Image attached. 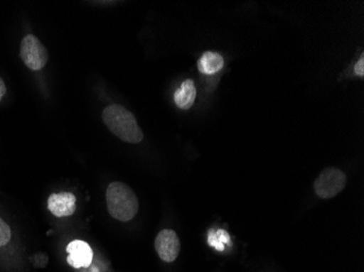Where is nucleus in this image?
Masks as SVG:
<instances>
[{
	"label": "nucleus",
	"mask_w": 364,
	"mask_h": 272,
	"mask_svg": "<svg viewBox=\"0 0 364 272\" xmlns=\"http://www.w3.org/2000/svg\"><path fill=\"white\" fill-rule=\"evenodd\" d=\"M196 98V89L192 80L182 82L181 87L175 92L173 99L180 109L187 110L193 106Z\"/></svg>",
	"instance_id": "obj_8"
},
{
	"label": "nucleus",
	"mask_w": 364,
	"mask_h": 272,
	"mask_svg": "<svg viewBox=\"0 0 364 272\" xmlns=\"http://www.w3.org/2000/svg\"><path fill=\"white\" fill-rule=\"evenodd\" d=\"M223 67H224V58L218 53H204L198 61V71L206 75L220 72Z\"/></svg>",
	"instance_id": "obj_9"
},
{
	"label": "nucleus",
	"mask_w": 364,
	"mask_h": 272,
	"mask_svg": "<svg viewBox=\"0 0 364 272\" xmlns=\"http://www.w3.org/2000/svg\"><path fill=\"white\" fill-rule=\"evenodd\" d=\"M67 251L69 254L67 261L75 269L89 267L93 261V251L85 241H73L67 247Z\"/></svg>",
	"instance_id": "obj_7"
},
{
	"label": "nucleus",
	"mask_w": 364,
	"mask_h": 272,
	"mask_svg": "<svg viewBox=\"0 0 364 272\" xmlns=\"http://www.w3.org/2000/svg\"><path fill=\"white\" fill-rule=\"evenodd\" d=\"M103 121L110 132L124 142L138 144L142 142L143 132L136 116L120 105H109L104 109Z\"/></svg>",
	"instance_id": "obj_1"
},
{
	"label": "nucleus",
	"mask_w": 364,
	"mask_h": 272,
	"mask_svg": "<svg viewBox=\"0 0 364 272\" xmlns=\"http://www.w3.org/2000/svg\"><path fill=\"white\" fill-rule=\"evenodd\" d=\"M355 73L359 77H364V57L362 56L360 60L355 63Z\"/></svg>",
	"instance_id": "obj_12"
},
{
	"label": "nucleus",
	"mask_w": 364,
	"mask_h": 272,
	"mask_svg": "<svg viewBox=\"0 0 364 272\" xmlns=\"http://www.w3.org/2000/svg\"><path fill=\"white\" fill-rule=\"evenodd\" d=\"M20 56L31 70L40 71L46 65L48 53L36 36H28L22 40Z\"/></svg>",
	"instance_id": "obj_4"
},
{
	"label": "nucleus",
	"mask_w": 364,
	"mask_h": 272,
	"mask_svg": "<svg viewBox=\"0 0 364 272\" xmlns=\"http://www.w3.org/2000/svg\"><path fill=\"white\" fill-rule=\"evenodd\" d=\"M106 202L110 216L122 222L132 220L139 212L136 193L122 182H112L108 185Z\"/></svg>",
	"instance_id": "obj_2"
},
{
	"label": "nucleus",
	"mask_w": 364,
	"mask_h": 272,
	"mask_svg": "<svg viewBox=\"0 0 364 272\" xmlns=\"http://www.w3.org/2000/svg\"><path fill=\"white\" fill-rule=\"evenodd\" d=\"M208 244L214 247L218 251H223L225 249V245L231 244L230 236L228 232L220 229V230H210L208 233Z\"/></svg>",
	"instance_id": "obj_10"
},
{
	"label": "nucleus",
	"mask_w": 364,
	"mask_h": 272,
	"mask_svg": "<svg viewBox=\"0 0 364 272\" xmlns=\"http://www.w3.org/2000/svg\"><path fill=\"white\" fill-rule=\"evenodd\" d=\"M77 197L73 193L61 192V193L52 194L47 200V207L49 212L58 218L73 216L77 210Z\"/></svg>",
	"instance_id": "obj_6"
},
{
	"label": "nucleus",
	"mask_w": 364,
	"mask_h": 272,
	"mask_svg": "<svg viewBox=\"0 0 364 272\" xmlns=\"http://www.w3.org/2000/svg\"><path fill=\"white\" fill-rule=\"evenodd\" d=\"M6 92H7V89H6L5 83H4L3 79L0 77V100L5 96Z\"/></svg>",
	"instance_id": "obj_13"
},
{
	"label": "nucleus",
	"mask_w": 364,
	"mask_h": 272,
	"mask_svg": "<svg viewBox=\"0 0 364 272\" xmlns=\"http://www.w3.org/2000/svg\"><path fill=\"white\" fill-rule=\"evenodd\" d=\"M157 255L165 263H173L180 253V241L177 233L171 229H165L155 239Z\"/></svg>",
	"instance_id": "obj_5"
},
{
	"label": "nucleus",
	"mask_w": 364,
	"mask_h": 272,
	"mask_svg": "<svg viewBox=\"0 0 364 272\" xmlns=\"http://www.w3.org/2000/svg\"><path fill=\"white\" fill-rule=\"evenodd\" d=\"M347 183V177L337 168H327L323 170L314 182V190L318 197L328 200L338 195Z\"/></svg>",
	"instance_id": "obj_3"
},
{
	"label": "nucleus",
	"mask_w": 364,
	"mask_h": 272,
	"mask_svg": "<svg viewBox=\"0 0 364 272\" xmlns=\"http://www.w3.org/2000/svg\"><path fill=\"white\" fill-rule=\"evenodd\" d=\"M11 240V230L3 219L0 218V247L5 246Z\"/></svg>",
	"instance_id": "obj_11"
}]
</instances>
